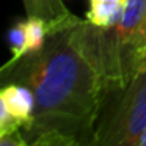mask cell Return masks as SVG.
I'll list each match as a JSON object with an SVG mask.
<instances>
[{
  "instance_id": "cell-1",
  "label": "cell",
  "mask_w": 146,
  "mask_h": 146,
  "mask_svg": "<svg viewBox=\"0 0 146 146\" xmlns=\"http://www.w3.org/2000/svg\"><path fill=\"white\" fill-rule=\"evenodd\" d=\"M79 19L0 69L2 83H19L33 94L32 119L22 129L27 146H93L104 86L74 33Z\"/></svg>"
},
{
  "instance_id": "cell-2",
  "label": "cell",
  "mask_w": 146,
  "mask_h": 146,
  "mask_svg": "<svg viewBox=\"0 0 146 146\" xmlns=\"http://www.w3.org/2000/svg\"><path fill=\"white\" fill-rule=\"evenodd\" d=\"M74 33L98 71L104 93L121 88L146 61V0H129L111 27L102 29L79 19Z\"/></svg>"
},
{
  "instance_id": "cell-3",
  "label": "cell",
  "mask_w": 146,
  "mask_h": 146,
  "mask_svg": "<svg viewBox=\"0 0 146 146\" xmlns=\"http://www.w3.org/2000/svg\"><path fill=\"white\" fill-rule=\"evenodd\" d=\"M146 127V61L124 86L104 93L93 146H137Z\"/></svg>"
},
{
  "instance_id": "cell-4",
  "label": "cell",
  "mask_w": 146,
  "mask_h": 146,
  "mask_svg": "<svg viewBox=\"0 0 146 146\" xmlns=\"http://www.w3.org/2000/svg\"><path fill=\"white\" fill-rule=\"evenodd\" d=\"M33 94L19 83H2L0 90V135L22 130L33 115Z\"/></svg>"
},
{
  "instance_id": "cell-5",
  "label": "cell",
  "mask_w": 146,
  "mask_h": 146,
  "mask_svg": "<svg viewBox=\"0 0 146 146\" xmlns=\"http://www.w3.org/2000/svg\"><path fill=\"white\" fill-rule=\"evenodd\" d=\"M22 5L25 8L27 17L44 19L54 29L64 25L77 17L66 8L63 0H22Z\"/></svg>"
},
{
  "instance_id": "cell-6",
  "label": "cell",
  "mask_w": 146,
  "mask_h": 146,
  "mask_svg": "<svg viewBox=\"0 0 146 146\" xmlns=\"http://www.w3.org/2000/svg\"><path fill=\"white\" fill-rule=\"evenodd\" d=\"M90 10L85 19L96 27H111L121 19L129 0H88Z\"/></svg>"
},
{
  "instance_id": "cell-7",
  "label": "cell",
  "mask_w": 146,
  "mask_h": 146,
  "mask_svg": "<svg viewBox=\"0 0 146 146\" xmlns=\"http://www.w3.org/2000/svg\"><path fill=\"white\" fill-rule=\"evenodd\" d=\"M8 44L11 50V58L7 63H14L30 52L29 49V32H27V19L16 22L8 32Z\"/></svg>"
},
{
  "instance_id": "cell-8",
  "label": "cell",
  "mask_w": 146,
  "mask_h": 146,
  "mask_svg": "<svg viewBox=\"0 0 146 146\" xmlns=\"http://www.w3.org/2000/svg\"><path fill=\"white\" fill-rule=\"evenodd\" d=\"M0 146H27L22 130L11 132L7 135H0Z\"/></svg>"
},
{
  "instance_id": "cell-9",
  "label": "cell",
  "mask_w": 146,
  "mask_h": 146,
  "mask_svg": "<svg viewBox=\"0 0 146 146\" xmlns=\"http://www.w3.org/2000/svg\"><path fill=\"white\" fill-rule=\"evenodd\" d=\"M137 146H146V127H145V130L141 132V135H140V138H138V143H137Z\"/></svg>"
}]
</instances>
